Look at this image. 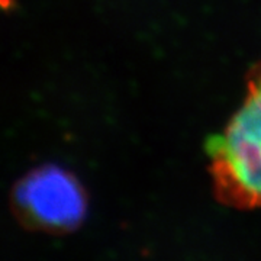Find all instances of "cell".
<instances>
[{
	"instance_id": "cell-1",
	"label": "cell",
	"mask_w": 261,
	"mask_h": 261,
	"mask_svg": "<svg viewBox=\"0 0 261 261\" xmlns=\"http://www.w3.org/2000/svg\"><path fill=\"white\" fill-rule=\"evenodd\" d=\"M215 195L235 209H261V64L248 79L243 105L206 142Z\"/></svg>"
},
{
	"instance_id": "cell-2",
	"label": "cell",
	"mask_w": 261,
	"mask_h": 261,
	"mask_svg": "<svg viewBox=\"0 0 261 261\" xmlns=\"http://www.w3.org/2000/svg\"><path fill=\"white\" fill-rule=\"evenodd\" d=\"M12 207L31 229L65 233L82 224L87 196L71 173L49 164L34 168L19 180L13 189Z\"/></svg>"
}]
</instances>
